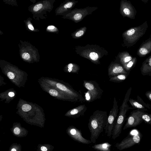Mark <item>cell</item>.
I'll return each instance as SVG.
<instances>
[{"label": "cell", "mask_w": 151, "mask_h": 151, "mask_svg": "<svg viewBox=\"0 0 151 151\" xmlns=\"http://www.w3.org/2000/svg\"><path fill=\"white\" fill-rule=\"evenodd\" d=\"M41 150L42 151H47V148L45 146H42L41 148Z\"/></svg>", "instance_id": "obj_36"}, {"label": "cell", "mask_w": 151, "mask_h": 151, "mask_svg": "<svg viewBox=\"0 0 151 151\" xmlns=\"http://www.w3.org/2000/svg\"><path fill=\"white\" fill-rule=\"evenodd\" d=\"M129 72L127 71L122 65L115 63L112 64L108 69L109 75L115 76L120 74H127Z\"/></svg>", "instance_id": "obj_16"}, {"label": "cell", "mask_w": 151, "mask_h": 151, "mask_svg": "<svg viewBox=\"0 0 151 151\" xmlns=\"http://www.w3.org/2000/svg\"><path fill=\"white\" fill-rule=\"evenodd\" d=\"M151 52V34L149 38L142 43L138 49L137 55L140 57L146 56Z\"/></svg>", "instance_id": "obj_14"}, {"label": "cell", "mask_w": 151, "mask_h": 151, "mask_svg": "<svg viewBox=\"0 0 151 151\" xmlns=\"http://www.w3.org/2000/svg\"><path fill=\"white\" fill-rule=\"evenodd\" d=\"M132 90L131 87L128 90L119 108V113L116 120L112 132V139L114 140L119 137L121 133L122 127L126 120L127 112L129 109H134L129 107L127 104Z\"/></svg>", "instance_id": "obj_2"}, {"label": "cell", "mask_w": 151, "mask_h": 151, "mask_svg": "<svg viewBox=\"0 0 151 151\" xmlns=\"http://www.w3.org/2000/svg\"><path fill=\"white\" fill-rule=\"evenodd\" d=\"M119 12L123 17H127L131 19L135 18L137 11L130 1L121 0L120 2Z\"/></svg>", "instance_id": "obj_10"}, {"label": "cell", "mask_w": 151, "mask_h": 151, "mask_svg": "<svg viewBox=\"0 0 151 151\" xmlns=\"http://www.w3.org/2000/svg\"><path fill=\"white\" fill-rule=\"evenodd\" d=\"M88 45V46L81 47V52H79L81 56L87 58L95 63H98L99 59L102 55L101 51L102 50L100 48L95 47Z\"/></svg>", "instance_id": "obj_7"}, {"label": "cell", "mask_w": 151, "mask_h": 151, "mask_svg": "<svg viewBox=\"0 0 151 151\" xmlns=\"http://www.w3.org/2000/svg\"><path fill=\"white\" fill-rule=\"evenodd\" d=\"M112 145L108 142L95 144L92 146L93 149L100 151H110Z\"/></svg>", "instance_id": "obj_18"}, {"label": "cell", "mask_w": 151, "mask_h": 151, "mask_svg": "<svg viewBox=\"0 0 151 151\" xmlns=\"http://www.w3.org/2000/svg\"><path fill=\"white\" fill-rule=\"evenodd\" d=\"M7 75L8 77L10 79H13L14 78V73L11 72H9Z\"/></svg>", "instance_id": "obj_33"}, {"label": "cell", "mask_w": 151, "mask_h": 151, "mask_svg": "<svg viewBox=\"0 0 151 151\" xmlns=\"http://www.w3.org/2000/svg\"><path fill=\"white\" fill-rule=\"evenodd\" d=\"M129 73L127 74H122L115 76L111 78L109 81L115 82H122L127 78Z\"/></svg>", "instance_id": "obj_22"}, {"label": "cell", "mask_w": 151, "mask_h": 151, "mask_svg": "<svg viewBox=\"0 0 151 151\" xmlns=\"http://www.w3.org/2000/svg\"><path fill=\"white\" fill-rule=\"evenodd\" d=\"M9 96L11 97H12L14 96V93L12 92H9L8 93Z\"/></svg>", "instance_id": "obj_37"}, {"label": "cell", "mask_w": 151, "mask_h": 151, "mask_svg": "<svg viewBox=\"0 0 151 151\" xmlns=\"http://www.w3.org/2000/svg\"><path fill=\"white\" fill-rule=\"evenodd\" d=\"M16 150L15 148H13L11 150V151H16Z\"/></svg>", "instance_id": "obj_40"}, {"label": "cell", "mask_w": 151, "mask_h": 151, "mask_svg": "<svg viewBox=\"0 0 151 151\" xmlns=\"http://www.w3.org/2000/svg\"><path fill=\"white\" fill-rule=\"evenodd\" d=\"M128 101L134 108L137 109L142 111L145 112L148 111L147 108L142 105L137 100L129 98Z\"/></svg>", "instance_id": "obj_20"}, {"label": "cell", "mask_w": 151, "mask_h": 151, "mask_svg": "<svg viewBox=\"0 0 151 151\" xmlns=\"http://www.w3.org/2000/svg\"><path fill=\"white\" fill-rule=\"evenodd\" d=\"M106 111L97 110L91 115L88 120V127L91 133L90 140L96 143L100 135L104 129L108 118Z\"/></svg>", "instance_id": "obj_1"}, {"label": "cell", "mask_w": 151, "mask_h": 151, "mask_svg": "<svg viewBox=\"0 0 151 151\" xmlns=\"http://www.w3.org/2000/svg\"><path fill=\"white\" fill-rule=\"evenodd\" d=\"M50 94L53 96H57L58 95V91L55 89H50L49 91Z\"/></svg>", "instance_id": "obj_30"}, {"label": "cell", "mask_w": 151, "mask_h": 151, "mask_svg": "<svg viewBox=\"0 0 151 151\" xmlns=\"http://www.w3.org/2000/svg\"><path fill=\"white\" fill-rule=\"evenodd\" d=\"M83 85L88 90L85 93L84 99L86 101L92 102L101 98L103 91L96 83L84 81Z\"/></svg>", "instance_id": "obj_6"}, {"label": "cell", "mask_w": 151, "mask_h": 151, "mask_svg": "<svg viewBox=\"0 0 151 151\" xmlns=\"http://www.w3.org/2000/svg\"><path fill=\"white\" fill-rule=\"evenodd\" d=\"M145 95L148 99L151 101V91H149L146 92Z\"/></svg>", "instance_id": "obj_32"}, {"label": "cell", "mask_w": 151, "mask_h": 151, "mask_svg": "<svg viewBox=\"0 0 151 151\" xmlns=\"http://www.w3.org/2000/svg\"><path fill=\"white\" fill-rule=\"evenodd\" d=\"M140 69L143 76H151V55L143 62Z\"/></svg>", "instance_id": "obj_17"}, {"label": "cell", "mask_w": 151, "mask_h": 151, "mask_svg": "<svg viewBox=\"0 0 151 151\" xmlns=\"http://www.w3.org/2000/svg\"><path fill=\"white\" fill-rule=\"evenodd\" d=\"M120 63L122 65H123L130 61L133 57L128 52L123 51L121 52L119 55Z\"/></svg>", "instance_id": "obj_19"}, {"label": "cell", "mask_w": 151, "mask_h": 151, "mask_svg": "<svg viewBox=\"0 0 151 151\" xmlns=\"http://www.w3.org/2000/svg\"><path fill=\"white\" fill-rule=\"evenodd\" d=\"M55 0H42L30 5L28 10L33 18L39 20L46 19L48 14L52 10Z\"/></svg>", "instance_id": "obj_3"}, {"label": "cell", "mask_w": 151, "mask_h": 151, "mask_svg": "<svg viewBox=\"0 0 151 151\" xmlns=\"http://www.w3.org/2000/svg\"><path fill=\"white\" fill-rule=\"evenodd\" d=\"M137 100L147 108L149 109L151 108V105L149 104H146L138 96H137Z\"/></svg>", "instance_id": "obj_28"}, {"label": "cell", "mask_w": 151, "mask_h": 151, "mask_svg": "<svg viewBox=\"0 0 151 151\" xmlns=\"http://www.w3.org/2000/svg\"><path fill=\"white\" fill-rule=\"evenodd\" d=\"M87 29L86 27H83L78 29L72 34L74 38H78L82 36L86 32Z\"/></svg>", "instance_id": "obj_23"}, {"label": "cell", "mask_w": 151, "mask_h": 151, "mask_svg": "<svg viewBox=\"0 0 151 151\" xmlns=\"http://www.w3.org/2000/svg\"><path fill=\"white\" fill-rule=\"evenodd\" d=\"M31 106L28 104L23 105L22 107V110L25 112L29 111L31 109Z\"/></svg>", "instance_id": "obj_29"}, {"label": "cell", "mask_w": 151, "mask_h": 151, "mask_svg": "<svg viewBox=\"0 0 151 151\" xmlns=\"http://www.w3.org/2000/svg\"><path fill=\"white\" fill-rule=\"evenodd\" d=\"M6 4L11 5L13 6H18L17 0H2Z\"/></svg>", "instance_id": "obj_27"}, {"label": "cell", "mask_w": 151, "mask_h": 151, "mask_svg": "<svg viewBox=\"0 0 151 151\" xmlns=\"http://www.w3.org/2000/svg\"><path fill=\"white\" fill-rule=\"evenodd\" d=\"M85 104L81 105L69 110L66 114V116L73 118H76L84 115L87 109Z\"/></svg>", "instance_id": "obj_15"}, {"label": "cell", "mask_w": 151, "mask_h": 151, "mask_svg": "<svg viewBox=\"0 0 151 151\" xmlns=\"http://www.w3.org/2000/svg\"><path fill=\"white\" fill-rule=\"evenodd\" d=\"M68 133L72 139L79 143L87 145L92 143L90 140L83 137L81 131L75 126H70L68 129Z\"/></svg>", "instance_id": "obj_13"}, {"label": "cell", "mask_w": 151, "mask_h": 151, "mask_svg": "<svg viewBox=\"0 0 151 151\" xmlns=\"http://www.w3.org/2000/svg\"><path fill=\"white\" fill-rule=\"evenodd\" d=\"M20 130L18 127H15L14 130V132L15 134H19L20 133Z\"/></svg>", "instance_id": "obj_34"}, {"label": "cell", "mask_w": 151, "mask_h": 151, "mask_svg": "<svg viewBox=\"0 0 151 151\" xmlns=\"http://www.w3.org/2000/svg\"><path fill=\"white\" fill-rule=\"evenodd\" d=\"M22 58L26 60H28L30 58V55L28 53L24 52L23 53L22 55Z\"/></svg>", "instance_id": "obj_31"}, {"label": "cell", "mask_w": 151, "mask_h": 151, "mask_svg": "<svg viewBox=\"0 0 151 151\" xmlns=\"http://www.w3.org/2000/svg\"><path fill=\"white\" fill-rule=\"evenodd\" d=\"M148 25L147 21L142 24L126 30L122 34L124 45L127 47L133 46L145 33Z\"/></svg>", "instance_id": "obj_4"}, {"label": "cell", "mask_w": 151, "mask_h": 151, "mask_svg": "<svg viewBox=\"0 0 151 151\" xmlns=\"http://www.w3.org/2000/svg\"><path fill=\"white\" fill-rule=\"evenodd\" d=\"M98 9V7L96 6H89L83 8H75L63 16L62 18L72 20L77 23L81 21L86 16L91 14Z\"/></svg>", "instance_id": "obj_5"}, {"label": "cell", "mask_w": 151, "mask_h": 151, "mask_svg": "<svg viewBox=\"0 0 151 151\" xmlns=\"http://www.w3.org/2000/svg\"><path fill=\"white\" fill-rule=\"evenodd\" d=\"M137 61V59L136 57H133L130 61L122 65L125 70L128 72H130L135 66Z\"/></svg>", "instance_id": "obj_21"}, {"label": "cell", "mask_w": 151, "mask_h": 151, "mask_svg": "<svg viewBox=\"0 0 151 151\" xmlns=\"http://www.w3.org/2000/svg\"><path fill=\"white\" fill-rule=\"evenodd\" d=\"M142 137V134L139 132L134 135H129L120 143H116L115 146L117 149L120 150L129 148L134 145L139 144Z\"/></svg>", "instance_id": "obj_9"}, {"label": "cell", "mask_w": 151, "mask_h": 151, "mask_svg": "<svg viewBox=\"0 0 151 151\" xmlns=\"http://www.w3.org/2000/svg\"><path fill=\"white\" fill-rule=\"evenodd\" d=\"M144 112L138 109L132 111L127 118L126 122L123 128V130L135 127L143 122L142 115Z\"/></svg>", "instance_id": "obj_11"}, {"label": "cell", "mask_w": 151, "mask_h": 151, "mask_svg": "<svg viewBox=\"0 0 151 151\" xmlns=\"http://www.w3.org/2000/svg\"><path fill=\"white\" fill-rule=\"evenodd\" d=\"M30 1L34 4L36 2L37 0H29Z\"/></svg>", "instance_id": "obj_38"}, {"label": "cell", "mask_w": 151, "mask_h": 151, "mask_svg": "<svg viewBox=\"0 0 151 151\" xmlns=\"http://www.w3.org/2000/svg\"><path fill=\"white\" fill-rule=\"evenodd\" d=\"M32 20V18L29 17L26 20L24 21V22L27 25V27L29 29L32 31H34L35 29L31 23V21Z\"/></svg>", "instance_id": "obj_26"}, {"label": "cell", "mask_w": 151, "mask_h": 151, "mask_svg": "<svg viewBox=\"0 0 151 151\" xmlns=\"http://www.w3.org/2000/svg\"><path fill=\"white\" fill-rule=\"evenodd\" d=\"M118 110L117 101L115 97L114 99L112 108L108 116L106 124L104 129L105 133L109 137H110L112 136L113 129L118 116Z\"/></svg>", "instance_id": "obj_8"}, {"label": "cell", "mask_w": 151, "mask_h": 151, "mask_svg": "<svg viewBox=\"0 0 151 151\" xmlns=\"http://www.w3.org/2000/svg\"><path fill=\"white\" fill-rule=\"evenodd\" d=\"M79 69V66L75 63H70L67 66V70L69 73H77Z\"/></svg>", "instance_id": "obj_24"}, {"label": "cell", "mask_w": 151, "mask_h": 151, "mask_svg": "<svg viewBox=\"0 0 151 151\" xmlns=\"http://www.w3.org/2000/svg\"><path fill=\"white\" fill-rule=\"evenodd\" d=\"M75 0H65L55 11L56 15L64 16L68 13L78 2Z\"/></svg>", "instance_id": "obj_12"}, {"label": "cell", "mask_w": 151, "mask_h": 151, "mask_svg": "<svg viewBox=\"0 0 151 151\" xmlns=\"http://www.w3.org/2000/svg\"><path fill=\"white\" fill-rule=\"evenodd\" d=\"M142 118L143 122L151 125V114L144 112L142 115Z\"/></svg>", "instance_id": "obj_25"}, {"label": "cell", "mask_w": 151, "mask_h": 151, "mask_svg": "<svg viewBox=\"0 0 151 151\" xmlns=\"http://www.w3.org/2000/svg\"><path fill=\"white\" fill-rule=\"evenodd\" d=\"M149 0H141V1H143V2L146 3H147L148 1Z\"/></svg>", "instance_id": "obj_39"}, {"label": "cell", "mask_w": 151, "mask_h": 151, "mask_svg": "<svg viewBox=\"0 0 151 151\" xmlns=\"http://www.w3.org/2000/svg\"><path fill=\"white\" fill-rule=\"evenodd\" d=\"M47 29L49 30H57V28L54 26L51 25L48 26Z\"/></svg>", "instance_id": "obj_35"}]
</instances>
